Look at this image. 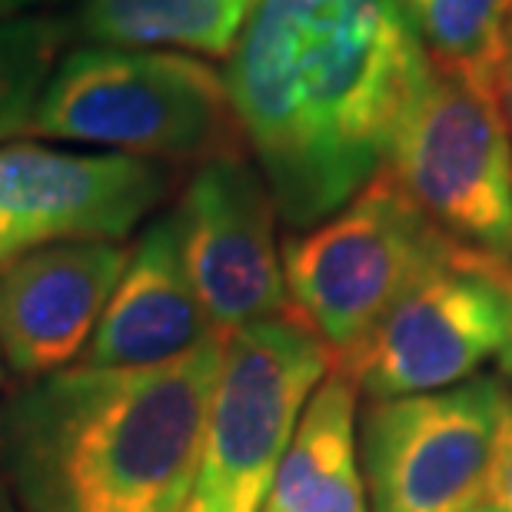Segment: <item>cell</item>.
I'll list each match as a JSON object with an SVG mask.
<instances>
[{
	"instance_id": "obj_16",
	"label": "cell",
	"mask_w": 512,
	"mask_h": 512,
	"mask_svg": "<svg viewBox=\"0 0 512 512\" xmlns=\"http://www.w3.org/2000/svg\"><path fill=\"white\" fill-rule=\"evenodd\" d=\"M67 37L64 20L47 14L0 17V143L30 133Z\"/></svg>"
},
{
	"instance_id": "obj_2",
	"label": "cell",
	"mask_w": 512,
	"mask_h": 512,
	"mask_svg": "<svg viewBox=\"0 0 512 512\" xmlns=\"http://www.w3.org/2000/svg\"><path fill=\"white\" fill-rule=\"evenodd\" d=\"M227 333L160 366H64L0 409V469L24 512H183Z\"/></svg>"
},
{
	"instance_id": "obj_1",
	"label": "cell",
	"mask_w": 512,
	"mask_h": 512,
	"mask_svg": "<svg viewBox=\"0 0 512 512\" xmlns=\"http://www.w3.org/2000/svg\"><path fill=\"white\" fill-rule=\"evenodd\" d=\"M433 74L396 0H256L227 57V94L290 230L346 207L386 167Z\"/></svg>"
},
{
	"instance_id": "obj_4",
	"label": "cell",
	"mask_w": 512,
	"mask_h": 512,
	"mask_svg": "<svg viewBox=\"0 0 512 512\" xmlns=\"http://www.w3.org/2000/svg\"><path fill=\"white\" fill-rule=\"evenodd\" d=\"M459 250L463 243L433 227L380 170L333 217L290 233L280 263L293 313L343 366Z\"/></svg>"
},
{
	"instance_id": "obj_12",
	"label": "cell",
	"mask_w": 512,
	"mask_h": 512,
	"mask_svg": "<svg viewBox=\"0 0 512 512\" xmlns=\"http://www.w3.org/2000/svg\"><path fill=\"white\" fill-rule=\"evenodd\" d=\"M213 333L220 330L193 293L177 243V223L167 213L153 220L130 250L127 270L84 350V366H160L197 350Z\"/></svg>"
},
{
	"instance_id": "obj_13",
	"label": "cell",
	"mask_w": 512,
	"mask_h": 512,
	"mask_svg": "<svg viewBox=\"0 0 512 512\" xmlns=\"http://www.w3.org/2000/svg\"><path fill=\"white\" fill-rule=\"evenodd\" d=\"M356 383L333 366L306 403L260 512H370L356 466Z\"/></svg>"
},
{
	"instance_id": "obj_11",
	"label": "cell",
	"mask_w": 512,
	"mask_h": 512,
	"mask_svg": "<svg viewBox=\"0 0 512 512\" xmlns=\"http://www.w3.org/2000/svg\"><path fill=\"white\" fill-rule=\"evenodd\" d=\"M130 250L77 240L30 250L0 266V353L20 376L64 370L87 350Z\"/></svg>"
},
{
	"instance_id": "obj_20",
	"label": "cell",
	"mask_w": 512,
	"mask_h": 512,
	"mask_svg": "<svg viewBox=\"0 0 512 512\" xmlns=\"http://www.w3.org/2000/svg\"><path fill=\"white\" fill-rule=\"evenodd\" d=\"M0 512H17L14 509V499H10V489L0 483Z\"/></svg>"
},
{
	"instance_id": "obj_22",
	"label": "cell",
	"mask_w": 512,
	"mask_h": 512,
	"mask_svg": "<svg viewBox=\"0 0 512 512\" xmlns=\"http://www.w3.org/2000/svg\"><path fill=\"white\" fill-rule=\"evenodd\" d=\"M469 512H499V509H489V506H476V509H469Z\"/></svg>"
},
{
	"instance_id": "obj_3",
	"label": "cell",
	"mask_w": 512,
	"mask_h": 512,
	"mask_svg": "<svg viewBox=\"0 0 512 512\" xmlns=\"http://www.w3.org/2000/svg\"><path fill=\"white\" fill-rule=\"evenodd\" d=\"M30 133L160 163L193 160L197 167L247 147L227 80L210 64L100 44L60 57Z\"/></svg>"
},
{
	"instance_id": "obj_6",
	"label": "cell",
	"mask_w": 512,
	"mask_h": 512,
	"mask_svg": "<svg viewBox=\"0 0 512 512\" xmlns=\"http://www.w3.org/2000/svg\"><path fill=\"white\" fill-rule=\"evenodd\" d=\"M383 173L446 237L512 260V147L493 97L433 67Z\"/></svg>"
},
{
	"instance_id": "obj_17",
	"label": "cell",
	"mask_w": 512,
	"mask_h": 512,
	"mask_svg": "<svg viewBox=\"0 0 512 512\" xmlns=\"http://www.w3.org/2000/svg\"><path fill=\"white\" fill-rule=\"evenodd\" d=\"M483 503L489 509L512 512V389H506L503 409H499V419H496V436H493V449H489Z\"/></svg>"
},
{
	"instance_id": "obj_8",
	"label": "cell",
	"mask_w": 512,
	"mask_h": 512,
	"mask_svg": "<svg viewBox=\"0 0 512 512\" xmlns=\"http://www.w3.org/2000/svg\"><path fill=\"white\" fill-rule=\"evenodd\" d=\"M503 396L499 380H473L366 406L370 512H469L483 503Z\"/></svg>"
},
{
	"instance_id": "obj_15",
	"label": "cell",
	"mask_w": 512,
	"mask_h": 512,
	"mask_svg": "<svg viewBox=\"0 0 512 512\" xmlns=\"http://www.w3.org/2000/svg\"><path fill=\"white\" fill-rule=\"evenodd\" d=\"M409 17L429 64L496 100L512 50V0H419Z\"/></svg>"
},
{
	"instance_id": "obj_21",
	"label": "cell",
	"mask_w": 512,
	"mask_h": 512,
	"mask_svg": "<svg viewBox=\"0 0 512 512\" xmlns=\"http://www.w3.org/2000/svg\"><path fill=\"white\" fill-rule=\"evenodd\" d=\"M396 4H399V7H406V14H409V10H413V7L419 4V0H396Z\"/></svg>"
},
{
	"instance_id": "obj_23",
	"label": "cell",
	"mask_w": 512,
	"mask_h": 512,
	"mask_svg": "<svg viewBox=\"0 0 512 512\" xmlns=\"http://www.w3.org/2000/svg\"><path fill=\"white\" fill-rule=\"evenodd\" d=\"M503 376H512V366H509V370H506V373H503Z\"/></svg>"
},
{
	"instance_id": "obj_14",
	"label": "cell",
	"mask_w": 512,
	"mask_h": 512,
	"mask_svg": "<svg viewBox=\"0 0 512 512\" xmlns=\"http://www.w3.org/2000/svg\"><path fill=\"white\" fill-rule=\"evenodd\" d=\"M77 30L100 47H173L230 57L256 0H74Z\"/></svg>"
},
{
	"instance_id": "obj_19",
	"label": "cell",
	"mask_w": 512,
	"mask_h": 512,
	"mask_svg": "<svg viewBox=\"0 0 512 512\" xmlns=\"http://www.w3.org/2000/svg\"><path fill=\"white\" fill-rule=\"evenodd\" d=\"M37 4H47V0H0V17H20Z\"/></svg>"
},
{
	"instance_id": "obj_7",
	"label": "cell",
	"mask_w": 512,
	"mask_h": 512,
	"mask_svg": "<svg viewBox=\"0 0 512 512\" xmlns=\"http://www.w3.org/2000/svg\"><path fill=\"white\" fill-rule=\"evenodd\" d=\"M489 360H499V373L512 366V260L463 247L340 370L380 403L459 386Z\"/></svg>"
},
{
	"instance_id": "obj_9",
	"label": "cell",
	"mask_w": 512,
	"mask_h": 512,
	"mask_svg": "<svg viewBox=\"0 0 512 512\" xmlns=\"http://www.w3.org/2000/svg\"><path fill=\"white\" fill-rule=\"evenodd\" d=\"M173 223L193 293L220 333L293 310L273 240L276 203L243 153L200 163Z\"/></svg>"
},
{
	"instance_id": "obj_18",
	"label": "cell",
	"mask_w": 512,
	"mask_h": 512,
	"mask_svg": "<svg viewBox=\"0 0 512 512\" xmlns=\"http://www.w3.org/2000/svg\"><path fill=\"white\" fill-rule=\"evenodd\" d=\"M496 104H499V117H503L506 133H509V147H512V50H509V60H506L503 77H499Z\"/></svg>"
},
{
	"instance_id": "obj_10",
	"label": "cell",
	"mask_w": 512,
	"mask_h": 512,
	"mask_svg": "<svg viewBox=\"0 0 512 512\" xmlns=\"http://www.w3.org/2000/svg\"><path fill=\"white\" fill-rule=\"evenodd\" d=\"M170 170L130 153L0 147V266L40 247L120 243L167 197Z\"/></svg>"
},
{
	"instance_id": "obj_5",
	"label": "cell",
	"mask_w": 512,
	"mask_h": 512,
	"mask_svg": "<svg viewBox=\"0 0 512 512\" xmlns=\"http://www.w3.org/2000/svg\"><path fill=\"white\" fill-rule=\"evenodd\" d=\"M333 366L330 346L293 310L227 333L183 512H260L303 409Z\"/></svg>"
}]
</instances>
